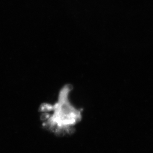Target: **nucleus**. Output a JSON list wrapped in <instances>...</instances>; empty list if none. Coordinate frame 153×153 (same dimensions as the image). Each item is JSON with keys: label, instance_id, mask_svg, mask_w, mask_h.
<instances>
[{"label": "nucleus", "instance_id": "nucleus-1", "mask_svg": "<svg viewBox=\"0 0 153 153\" xmlns=\"http://www.w3.org/2000/svg\"><path fill=\"white\" fill-rule=\"evenodd\" d=\"M71 88L66 85L60 91L54 104L41 105L40 111L44 112L41 118L48 119L50 126L66 128L74 126L81 118V111L71 101Z\"/></svg>", "mask_w": 153, "mask_h": 153}]
</instances>
